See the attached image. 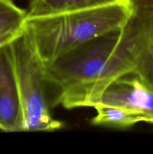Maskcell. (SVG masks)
<instances>
[{"label":"cell","instance_id":"cell-1","mask_svg":"<svg viewBox=\"0 0 153 154\" xmlns=\"http://www.w3.org/2000/svg\"><path fill=\"white\" fill-rule=\"evenodd\" d=\"M122 29L94 38L43 63L51 108L59 105L66 109L94 108L114 81L131 74Z\"/></svg>","mask_w":153,"mask_h":154},{"label":"cell","instance_id":"cell-2","mask_svg":"<svg viewBox=\"0 0 153 154\" xmlns=\"http://www.w3.org/2000/svg\"><path fill=\"white\" fill-rule=\"evenodd\" d=\"M134 9L128 0L50 16L25 18L22 28L44 63L96 37L124 27Z\"/></svg>","mask_w":153,"mask_h":154},{"label":"cell","instance_id":"cell-3","mask_svg":"<svg viewBox=\"0 0 153 154\" xmlns=\"http://www.w3.org/2000/svg\"><path fill=\"white\" fill-rule=\"evenodd\" d=\"M19 91L22 132H53L64 126L52 117L43 63L24 32L8 45Z\"/></svg>","mask_w":153,"mask_h":154},{"label":"cell","instance_id":"cell-4","mask_svg":"<svg viewBox=\"0 0 153 154\" xmlns=\"http://www.w3.org/2000/svg\"><path fill=\"white\" fill-rule=\"evenodd\" d=\"M122 32L131 74L153 91V8L134 9Z\"/></svg>","mask_w":153,"mask_h":154},{"label":"cell","instance_id":"cell-5","mask_svg":"<svg viewBox=\"0 0 153 154\" xmlns=\"http://www.w3.org/2000/svg\"><path fill=\"white\" fill-rule=\"evenodd\" d=\"M99 103L124 108L153 123V91L133 74L114 81L104 92Z\"/></svg>","mask_w":153,"mask_h":154},{"label":"cell","instance_id":"cell-6","mask_svg":"<svg viewBox=\"0 0 153 154\" xmlns=\"http://www.w3.org/2000/svg\"><path fill=\"white\" fill-rule=\"evenodd\" d=\"M0 130L22 132L20 100L8 45L0 48Z\"/></svg>","mask_w":153,"mask_h":154},{"label":"cell","instance_id":"cell-7","mask_svg":"<svg viewBox=\"0 0 153 154\" xmlns=\"http://www.w3.org/2000/svg\"><path fill=\"white\" fill-rule=\"evenodd\" d=\"M118 0H31L26 18L50 16L93 8Z\"/></svg>","mask_w":153,"mask_h":154},{"label":"cell","instance_id":"cell-8","mask_svg":"<svg viewBox=\"0 0 153 154\" xmlns=\"http://www.w3.org/2000/svg\"><path fill=\"white\" fill-rule=\"evenodd\" d=\"M96 115L91 120L94 126L128 129L140 122H145L142 116L119 107L97 104L94 105Z\"/></svg>","mask_w":153,"mask_h":154},{"label":"cell","instance_id":"cell-9","mask_svg":"<svg viewBox=\"0 0 153 154\" xmlns=\"http://www.w3.org/2000/svg\"><path fill=\"white\" fill-rule=\"evenodd\" d=\"M26 15L13 0H0V32L22 27Z\"/></svg>","mask_w":153,"mask_h":154},{"label":"cell","instance_id":"cell-10","mask_svg":"<svg viewBox=\"0 0 153 154\" xmlns=\"http://www.w3.org/2000/svg\"><path fill=\"white\" fill-rule=\"evenodd\" d=\"M23 32V28L14 29L0 32V48L9 45Z\"/></svg>","mask_w":153,"mask_h":154},{"label":"cell","instance_id":"cell-11","mask_svg":"<svg viewBox=\"0 0 153 154\" xmlns=\"http://www.w3.org/2000/svg\"><path fill=\"white\" fill-rule=\"evenodd\" d=\"M133 9L153 8V0H128Z\"/></svg>","mask_w":153,"mask_h":154}]
</instances>
